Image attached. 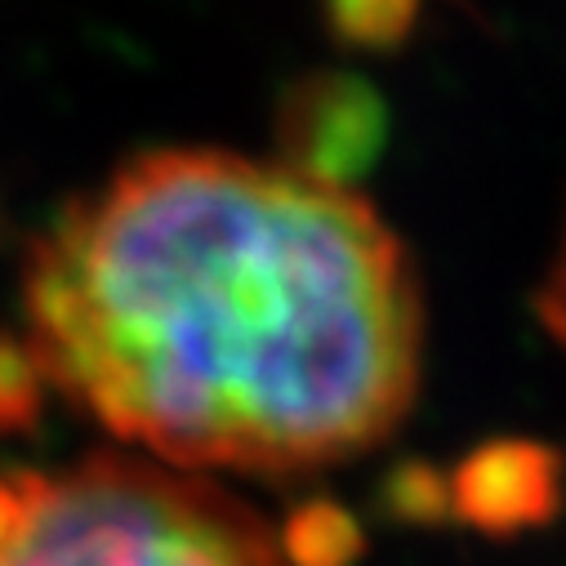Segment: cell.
<instances>
[{
    "instance_id": "6da1fadb",
    "label": "cell",
    "mask_w": 566,
    "mask_h": 566,
    "mask_svg": "<svg viewBox=\"0 0 566 566\" xmlns=\"http://www.w3.org/2000/svg\"><path fill=\"white\" fill-rule=\"evenodd\" d=\"M28 366L153 464L300 473L410 410L423 304L348 188L232 153H153L81 197L23 281Z\"/></svg>"
},
{
    "instance_id": "3957f363",
    "label": "cell",
    "mask_w": 566,
    "mask_h": 566,
    "mask_svg": "<svg viewBox=\"0 0 566 566\" xmlns=\"http://www.w3.org/2000/svg\"><path fill=\"white\" fill-rule=\"evenodd\" d=\"M539 313H544L548 331L566 344V241H562V250H557V259H553V272H548V281H544Z\"/></svg>"
},
{
    "instance_id": "7a4b0ae2",
    "label": "cell",
    "mask_w": 566,
    "mask_h": 566,
    "mask_svg": "<svg viewBox=\"0 0 566 566\" xmlns=\"http://www.w3.org/2000/svg\"><path fill=\"white\" fill-rule=\"evenodd\" d=\"M0 566H281V553L206 478L94 455L0 478Z\"/></svg>"
}]
</instances>
